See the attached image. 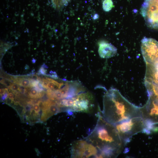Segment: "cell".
<instances>
[{"instance_id": "6da1fadb", "label": "cell", "mask_w": 158, "mask_h": 158, "mask_svg": "<svg viewBox=\"0 0 158 158\" xmlns=\"http://www.w3.org/2000/svg\"><path fill=\"white\" fill-rule=\"evenodd\" d=\"M96 126L85 139L98 150L100 158H116L127 143L120 137L115 125L107 121L98 112Z\"/></svg>"}, {"instance_id": "7a4b0ae2", "label": "cell", "mask_w": 158, "mask_h": 158, "mask_svg": "<svg viewBox=\"0 0 158 158\" xmlns=\"http://www.w3.org/2000/svg\"><path fill=\"white\" fill-rule=\"evenodd\" d=\"M102 116L115 125L137 117H141L140 107L131 103L116 89H110L103 98Z\"/></svg>"}, {"instance_id": "3957f363", "label": "cell", "mask_w": 158, "mask_h": 158, "mask_svg": "<svg viewBox=\"0 0 158 158\" xmlns=\"http://www.w3.org/2000/svg\"><path fill=\"white\" fill-rule=\"evenodd\" d=\"M114 125L120 136L126 143L133 135L140 132L145 133L146 129L144 121L141 116L134 117Z\"/></svg>"}, {"instance_id": "277c9868", "label": "cell", "mask_w": 158, "mask_h": 158, "mask_svg": "<svg viewBox=\"0 0 158 158\" xmlns=\"http://www.w3.org/2000/svg\"><path fill=\"white\" fill-rule=\"evenodd\" d=\"M71 152L72 158H100L97 149L85 138L74 141Z\"/></svg>"}, {"instance_id": "5b68a950", "label": "cell", "mask_w": 158, "mask_h": 158, "mask_svg": "<svg viewBox=\"0 0 158 158\" xmlns=\"http://www.w3.org/2000/svg\"><path fill=\"white\" fill-rule=\"evenodd\" d=\"M74 103L71 112L90 113L93 105L92 96L85 92L80 93L73 97Z\"/></svg>"}, {"instance_id": "8992f818", "label": "cell", "mask_w": 158, "mask_h": 158, "mask_svg": "<svg viewBox=\"0 0 158 158\" xmlns=\"http://www.w3.org/2000/svg\"><path fill=\"white\" fill-rule=\"evenodd\" d=\"M98 52L101 58H109L116 54L117 49L110 43L103 42L99 44Z\"/></svg>"}, {"instance_id": "52a82bcc", "label": "cell", "mask_w": 158, "mask_h": 158, "mask_svg": "<svg viewBox=\"0 0 158 158\" xmlns=\"http://www.w3.org/2000/svg\"><path fill=\"white\" fill-rule=\"evenodd\" d=\"M14 83L21 86L25 87L30 86V79L24 78L16 79Z\"/></svg>"}, {"instance_id": "ba28073f", "label": "cell", "mask_w": 158, "mask_h": 158, "mask_svg": "<svg viewBox=\"0 0 158 158\" xmlns=\"http://www.w3.org/2000/svg\"><path fill=\"white\" fill-rule=\"evenodd\" d=\"M114 7L112 0H104L102 3V8L106 12L110 11Z\"/></svg>"}, {"instance_id": "9c48e42d", "label": "cell", "mask_w": 158, "mask_h": 158, "mask_svg": "<svg viewBox=\"0 0 158 158\" xmlns=\"http://www.w3.org/2000/svg\"><path fill=\"white\" fill-rule=\"evenodd\" d=\"M42 93H39L35 88H32L31 90L29 93V96L31 98H38L41 97Z\"/></svg>"}, {"instance_id": "30bf717a", "label": "cell", "mask_w": 158, "mask_h": 158, "mask_svg": "<svg viewBox=\"0 0 158 158\" xmlns=\"http://www.w3.org/2000/svg\"><path fill=\"white\" fill-rule=\"evenodd\" d=\"M8 88L11 89L12 91L16 92L18 90H19V87L17 84L13 83L11 84L10 87Z\"/></svg>"}, {"instance_id": "8fae6325", "label": "cell", "mask_w": 158, "mask_h": 158, "mask_svg": "<svg viewBox=\"0 0 158 158\" xmlns=\"http://www.w3.org/2000/svg\"><path fill=\"white\" fill-rule=\"evenodd\" d=\"M33 109L36 114H38L40 112V107L38 103L33 105Z\"/></svg>"}, {"instance_id": "7c38bea8", "label": "cell", "mask_w": 158, "mask_h": 158, "mask_svg": "<svg viewBox=\"0 0 158 158\" xmlns=\"http://www.w3.org/2000/svg\"><path fill=\"white\" fill-rule=\"evenodd\" d=\"M39 73L41 74L45 75L46 74V70L44 67L42 66L40 67L39 70Z\"/></svg>"}, {"instance_id": "4fadbf2b", "label": "cell", "mask_w": 158, "mask_h": 158, "mask_svg": "<svg viewBox=\"0 0 158 158\" xmlns=\"http://www.w3.org/2000/svg\"><path fill=\"white\" fill-rule=\"evenodd\" d=\"M50 73L49 76L52 77V78L54 79H57L58 78L57 75L55 72L51 71L50 72Z\"/></svg>"}, {"instance_id": "5bb4252c", "label": "cell", "mask_w": 158, "mask_h": 158, "mask_svg": "<svg viewBox=\"0 0 158 158\" xmlns=\"http://www.w3.org/2000/svg\"><path fill=\"white\" fill-rule=\"evenodd\" d=\"M8 97L12 101L14 100V95L12 92L8 93Z\"/></svg>"}, {"instance_id": "9a60e30c", "label": "cell", "mask_w": 158, "mask_h": 158, "mask_svg": "<svg viewBox=\"0 0 158 158\" xmlns=\"http://www.w3.org/2000/svg\"><path fill=\"white\" fill-rule=\"evenodd\" d=\"M0 90V95L1 96L5 93V89H1Z\"/></svg>"}, {"instance_id": "2e32d148", "label": "cell", "mask_w": 158, "mask_h": 158, "mask_svg": "<svg viewBox=\"0 0 158 158\" xmlns=\"http://www.w3.org/2000/svg\"><path fill=\"white\" fill-rule=\"evenodd\" d=\"M99 17V16L97 14H95L93 17V19L94 20H96Z\"/></svg>"}, {"instance_id": "e0dca14e", "label": "cell", "mask_w": 158, "mask_h": 158, "mask_svg": "<svg viewBox=\"0 0 158 158\" xmlns=\"http://www.w3.org/2000/svg\"><path fill=\"white\" fill-rule=\"evenodd\" d=\"M42 66L44 68H48V67L47 66L45 65L44 63V64H43Z\"/></svg>"}, {"instance_id": "ac0fdd59", "label": "cell", "mask_w": 158, "mask_h": 158, "mask_svg": "<svg viewBox=\"0 0 158 158\" xmlns=\"http://www.w3.org/2000/svg\"><path fill=\"white\" fill-rule=\"evenodd\" d=\"M36 62V60L33 59L32 60V62L33 63H35Z\"/></svg>"}]
</instances>
